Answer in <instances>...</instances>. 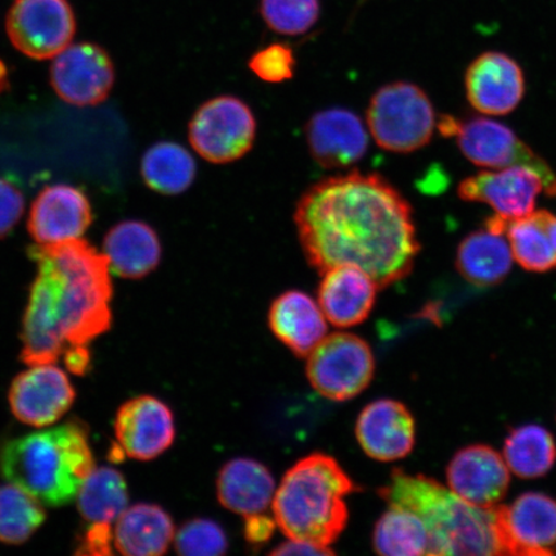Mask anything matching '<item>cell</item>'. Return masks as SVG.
<instances>
[{"instance_id":"cell-26","label":"cell","mask_w":556,"mask_h":556,"mask_svg":"<svg viewBox=\"0 0 556 556\" xmlns=\"http://www.w3.org/2000/svg\"><path fill=\"white\" fill-rule=\"evenodd\" d=\"M176 526L168 513L155 504L128 506L115 521L114 546L128 556H159L169 551Z\"/></svg>"},{"instance_id":"cell-23","label":"cell","mask_w":556,"mask_h":556,"mask_svg":"<svg viewBox=\"0 0 556 556\" xmlns=\"http://www.w3.org/2000/svg\"><path fill=\"white\" fill-rule=\"evenodd\" d=\"M270 331L296 357H308L328 333L319 305L299 290L285 291L275 299L268 313Z\"/></svg>"},{"instance_id":"cell-9","label":"cell","mask_w":556,"mask_h":556,"mask_svg":"<svg viewBox=\"0 0 556 556\" xmlns=\"http://www.w3.org/2000/svg\"><path fill=\"white\" fill-rule=\"evenodd\" d=\"M256 121L252 109L235 96H218L201 104L189 124L198 155L212 164L233 163L253 149Z\"/></svg>"},{"instance_id":"cell-37","label":"cell","mask_w":556,"mask_h":556,"mask_svg":"<svg viewBox=\"0 0 556 556\" xmlns=\"http://www.w3.org/2000/svg\"><path fill=\"white\" fill-rule=\"evenodd\" d=\"M114 546V530L110 525H89L83 534L76 554L111 555Z\"/></svg>"},{"instance_id":"cell-3","label":"cell","mask_w":556,"mask_h":556,"mask_svg":"<svg viewBox=\"0 0 556 556\" xmlns=\"http://www.w3.org/2000/svg\"><path fill=\"white\" fill-rule=\"evenodd\" d=\"M94 469L88 432L80 422L13 438L0 448V472L5 481L45 506L73 503Z\"/></svg>"},{"instance_id":"cell-20","label":"cell","mask_w":556,"mask_h":556,"mask_svg":"<svg viewBox=\"0 0 556 556\" xmlns=\"http://www.w3.org/2000/svg\"><path fill=\"white\" fill-rule=\"evenodd\" d=\"M92 206L75 187H46L35 199L27 228L35 242L51 245L80 239L92 224Z\"/></svg>"},{"instance_id":"cell-34","label":"cell","mask_w":556,"mask_h":556,"mask_svg":"<svg viewBox=\"0 0 556 556\" xmlns=\"http://www.w3.org/2000/svg\"><path fill=\"white\" fill-rule=\"evenodd\" d=\"M174 546L185 556H219L228 551L227 534L214 520L194 518L179 528Z\"/></svg>"},{"instance_id":"cell-12","label":"cell","mask_w":556,"mask_h":556,"mask_svg":"<svg viewBox=\"0 0 556 556\" xmlns=\"http://www.w3.org/2000/svg\"><path fill=\"white\" fill-rule=\"evenodd\" d=\"M115 68L106 51L93 43L70 45L55 55L51 83L61 100L74 106H96L114 87Z\"/></svg>"},{"instance_id":"cell-27","label":"cell","mask_w":556,"mask_h":556,"mask_svg":"<svg viewBox=\"0 0 556 556\" xmlns=\"http://www.w3.org/2000/svg\"><path fill=\"white\" fill-rule=\"evenodd\" d=\"M456 269L479 288L503 282L513 267V253L505 235L484 227L471 232L457 248Z\"/></svg>"},{"instance_id":"cell-11","label":"cell","mask_w":556,"mask_h":556,"mask_svg":"<svg viewBox=\"0 0 556 556\" xmlns=\"http://www.w3.org/2000/svg\"><path fill=\"white\" fill-rule=\"evenodd\" d=\"M495 523L503 555L556 553V502L544 493L527 492L510 505H496Z\"/></svg>"},{"instance_id":"cell-18","label":"cell","mask_w":556,"mask_h":556,"mask_svg":"<svg viewBox=\"0 0 556 556\" xmlns=\"http://www.w3.org/2000/svg\"><path fill=\"white\" fill-rule=\"evenodd\" d=\"M309 152L325 169L348 168L368 149L365 124L353 111L332 108L313 115L305 128Z\"/></svg>"},{"instance_id":"cell-21","label":"cell","mask_w":556,"mask_h":556,"mask_svg":"<svg viewBox=\"0 0 556 556\" xmlns=\"http://www.w3.org/2000/svg\"><path fill=\"white\" fill-rule=\"evenodd\" d=\"M321 275L318 305L326 319L340 329L366 321L379 290L372 278L353 266L331 267Z\"/></svg>"},{"instance_id":"cell-33","label":"cell","mask_w":556,"mask_h":556,"mask_svg":"<svg viewBox=\"0 0 556 556\" xmlns=\"http://www.w3.org/2000/svg\"><path fill=\"white\" fill-rule=\"evenodd\" d=\"M260 12L270 30L298 37L316 25L321 3L319 0H261Z\"/></svg>"},{"instance_id":"cell-5","label":"cell","mask_w":556,"mask_h":556,"mask_svg":"<svg viewBox=\"0 0 556 556\" xmlns=\"http://www.w3.org/2000/svg\"><path fill=\"white\" fill-rule=\"evenodd\" d=\"M378 493L389 506L403 507L422 519L430 555H503L495 507L471 505L435 479L402 469H394Z\"/></svg>"},{"instance_id":"cell-8","label":"cell","mask_w":556,"mask_h":556,"mask_svg":"<svg viewBox=\"0 0 556 556\" xmlns=\"http://www.w3.org/2000/svg\"><path fill=\"white\" fill-rule=\"evenodd\" d=\"M305 372L323 397L333 402L356 399L374 379L371 346L356 333H330L309 354Z\"/></svg>"},{"instance_id":"cell-24","label":"cell","mask_w":556,"mask_h":556,"mask_svg":"<svg viewBox=\"0 0 556 556\" xmlns=\"http://www.w3.org/2000/svg\"><path fill=\"white\" fill-rule=\"evenodd\" d=\"M276 483L273 472L253 458L238 457L220 469L217 495L222 506L243 518L273 506Z\"/></svg>"},{"instance_id":"cell-19","label":"cell","mask_w":556,"mask_h":556,"mask_svg":"<svg viewBox=\"0 0 556 556\" xmlns=\"http://www.w3.org/2000/svg\"><path fill=\"white\" fill-rule=\"evenodd\" d=\"M356 437L368 457L382 463L397 462L415 447V419L402 402L378 400L361 412Z\"/></svg>"},{"instance_id":"cell-16","label":"cell","mask_w":556,"mask_h":556,"mask_svg":"<svg viewBox=\"0 0 556 556\" xmlns=\"http://www.w3.org/2000/svg\"><path fill=\"white\" fill-rule=\"evenodd\" d=\"M465 90L472 109L485 115H509L526 93L523 70L502 52H485L465 73Z\"/></svg>"},{"instance_id":"cell-1","label":"cell","mask_w":556,"mask_h":556,"mask_svg":"<svg viewBox=\"0 0 556 556\" xmlns=\"http://www.w3.org/2000/svg\"><path fill=\"white\" fill-rule=\"evenodd\" d=\"M294 220L309 266L365 270L379 289L413 273L420 242L413 207L388 180L352 172L313 185L302 194Z\"/></svg>"},{"instance_id":"cell-36","label":"cell","mask_w":556,"mask_h":556,"mask_svg":"<svg viewBox=\"0 0 556 556\" xmlns=\"http://www.w3.org/2000/svg\"><path fill=\"white\" fill-rule=\"evenodd\" d=\"M24 194L9 180L0 178V239L12 231L23 217Z\"/></svg>"},{"instance_id":"cell-14","label":"cell","mask_w":556,"mask_h":556,"mask_svg":"<svg viewBox=\"0 0 556 556\" xmlns=\"http://www.w3.org/2000/svg\"><path fill=\"white\" fill-rule=\"evenodd\" d=\"M114 429L122 455L138 462L154 460L176 440L172 409L154 395H138L123 403Z\"/></svg>"},{"instance_id":"cell-28","label":"cell","mask_w":556,"mask_h":556,"mask_svg":"<svg viewBox=\"0 0 556 556\" xmlns=\"http://www.w3.org/2000/svg\"><path fill=\"white\" fill-rule=\"evenodd\" d=\"M83 519L89 525H113L129 505L128 484L122 472L103 467L90 472L76 496Z\"/></svg>"},{"instance_id":"cell-2","label":"cell","mask_w":556,"mask_h":556,"mask_svg":"<svg viewBox=\"0 0 556 556\" xmlns=\"http://www.w3.org/2000/svg\"><path fill=\"white\" fill-rule=\"evenodd\" d=\"M37 263L21 331L27 366L55 364L67 348L86 345L111 328L110 264L86 240L29 249Z\"/></svg>"},{"instance_id":"cell-6","label":"cell","mask_w":556,"mask_h":556,"mask_svg":"<svg viewBox=\"0 0 556 556\" xmlns=\"http://www.w3.org/2000/svg\"><path fill=\"white\" fill-rule=\"evenodd\" d=\"M366 119L374 141L394 154H412L432 141L437 115L432 101L414 83L382 86L368 104Z\"/></svg>"},{"instance_id":"cell-15","label":"cell","mask_w":556,"mask_h":556,"mask_svg":"<svg viewBox=\"0 0 556 556\" xmlns=\"http://www.w3.org/2000/svg\"><path fill=\"white\" fill-rule=\"evenodd\" d=\"M542 192L545 193L544 179L536 170L521 165L478 173L465 178L457 189L462 200L489 205L505 219L534 212Z\"/></svg>"},{"instance_id":"cell-40","label":"cell","mask_w":556,"mask_h":556,"mask_svg":"<svg viewBox=\"0 0 556 556\" xmlns=\"http://www.w3.org/2000/svg\"><path fill=\"white\" fill-rule=\"evenodd\" d=\"M62 357L70 372L85 375L89 370L90 354L86 345L70 346Z\"/></svg>"},{"instance_id":"cell-10","label":"cell","mask_w":556,"mask_h":556,"mask_svg":"<svg viewBox=\"0 0 556 556\" xmlns=\"http://www.w3.org/2000/svg\"><path fill=\"white\" fill-rule=\"evenodd\" d=\"M5 29L18 52L34 60H50L72 45L76 18L67 0H15Z\"/></svg>"},{"instance_id":"cell-7","label":"cell","mask_w":556,"mask_h":556,"mask_svg":"<svg viewBox=\"0 0 556 556\" xmlns=\"http://www.w3.org/2000/svg\"><path fill=\"white\" fill-rule=\"evenodd\" d=\"M437 127L442 136L456 138L458 149L472 164L490 169L528 166L544 179L547 197L556 198V173L552 166L506 125L482 116L456 119L442 115Z\"/></svg>"},{"instance_id":"cell-32","label":"cell","mask_w":556,"mask_h":556,"mask_svg":"<svg viewBox=\"0 0 556 556\" xmlns=\"http://www.w3.org/2000/svg\"><path fill=\"white\" fill-rule=\"evenodd\" d=\"M45 505L15 484L0 485V542L21 545L43 526Z\"/></svg>"},{"instance_id":"cell-38","label":"cell","mask_w":556,"mask_h":556,"mask_svg":"<svg viewBox=\"0 0 556 556\" xmlns=\"http://www.w3.org/2000/svg\"><path fill=\"white\" fill-rule=\"evenodd\" d=\"M277 523L275 518L266 516V514H254L245 518V528H243V534L252 546H263L273 539Z\"/></svg>"},{"instance_id":"cell-29","label":"cell","mask_w":556,"mask_h":556,"mask_svg":"<svg viewBox=\"0 0 556 556\" xmlns=\"http://www.w3.org/2000/svg\"><path fill=\"white\" fill-rule=\"evenodd\" d=\"M141 173L151 190L174 197L190 189L197 178L198 165L184 146L159 142L146 151Z\"/></svg>"},{"instance_id":"cell-25","label":"cell","mask_w":556,"mask_h":556,"mask_svg":"<svg viewBox=\"0 0 556 556\" xmlns=\"http://www.w3.org/2000/svg\"><path fill=\"white\" fill-rule=\"evenodd\" d=\"M111 273L139 280L162 261V243L155 229L141 220H125L111 228L103 241Z\"/></svg>"},{"instance_id":"cell-13","label":"cell","mask_w":556,"mask_h":556,"mask_svg":"<svg viewBox=\"0 0 556 556\" xmlns=\"http://www.w3.org/2000/svg\"><path fill=\"white\" fill-rule=\"evenodd\" d=\"M75 388L54 364L30 366L13 379L9 402L16 419L34 428L58 422L74 405Z\"/></svg>"},{"instance_id":"cell-35","label":"cell","mask_w":556,"mask_h":556,"mask_svg":"<svg viewBox=\"0 0 556 556\" xmlns=\"http://www.w3.org/2000/svg\"><path fill=\"white\" fill-rule=\"evenodd\" d=\"M296 60L293 48L285 43H274L256 51L248 62L255 76L266 83L288 81L295 73Z\"/></svg>"},{"instance_id":"cell-31","label":"cell","mask_w":556,"mask_h":556,"mask_svg":"<svg viewBox=\"0 0 556 556\" xmlns=\"http://www.w3.org/2000/svg\"><path fill=\"white\" fill-rule=\"evenodd\" d=\"M504 458L510 471L520 478L544 477L556 462L554 438L534 424L514 429L505 440Z\"/></svg>"},{"instance_id":"cell-17","label":"cell","mask_w":556,"mask_h":556,"mask_svg":"<svg viewBox=\"0 0 556 556\" xmlns=\"http://www.w3.org/2000/svg\"><path fill=\"white\" fill-rule=\"evenodd\" d=\"M450 490L478 507H495L510 484V469L498 452L472 444L457 452L447 468Z\"/></svg>"},{"instance_id":"cell-30","label":"cell","mask_w":556,"mask_h":556,"mask_svg":"<svg viewBox=\"0 0 556 556\" xmlns=\"http://www.w3.org/2000/svg\"><path fill=\"white\" fill-rule=\"evenodd\" d=\"M372 546L384 556L430 555V536L426 523L415 513L389 506L375 525Z\"/></svg>"},{"instance_id":"cell-4","label":"cell","mask_w":556,"mask_h":556,"mask_svg":"<svg viewBox=\"0 0 556 556\" xmlns=\"http://www.w3.org/2000/svg\"><path fill=\"white\" fill-rule=\"evenodd\" d=\"M359 491L337 458L316 452L283 476L275 492L274 518L289 540L331 548L350 519L345 497Z\"/></svg>"},{"instance_id":"cell-39","label":"cell","mask_w":556,"mask_h":556,"mask_svg":"<svg viewBox=\"0 0 556 556\" xmlns=\"http://www.w3.org/2000/svg\"><path fill=\"white\" fill-rule=\"evenodd\" d=\"M270 555H336L331 548L309 544V542L289 540L276 547Z\"/></svg>"},{"instance_id":"cell-22","label":"cell","mask_w":556,"mask_h":556,"mask_svg":"<svg viewBox=\"0 0 556 556\" xmlns=\"http://www.w3.org/2000/svg\"><path fill=\"white\" fill-rule=\"evenodd\" d=\"M484 227L505 235L521 268L545 274L556 269V215L538 211L517 219H505L495 214Z\"/></svg>"}]
</instances>
